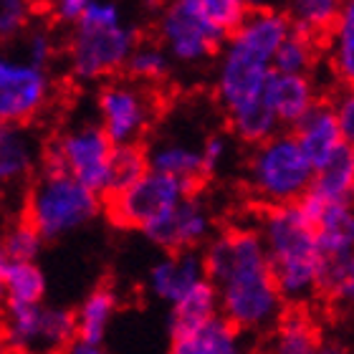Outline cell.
I'll return each instance as SVG.
<instances>
[{
    "instance_id": "1",
    "label": "cell",
    "mask_w": 354,
    "mask_h": 354,
    "mask_svg": "<svg viewBox=\"0 0 354 354\" xmlns=\"http://www.w3.org/2000/svg\"><path fill=\"white\" fill-rule=\"evenodd\" d=\"M207 279L221 296V311L243 334L273 332L286 314V299L259 228H230L215 233L205 245Z\"/></svg>"
},
{
    "instance_id": "2",
    "label": "cell",
    "mask_w": 354,
    "mask_h": 354,
    "mask_svg": "<svg viewBox=\"0 0 354 354\" xmlns=\"http://www.w3.org/2000/svg\"><path fill=\"white\" fill-rule=\"evenodd\" d=\"M291 30L294 23L288 21L286 10L253 8L243 23L228 33L213 68V91L225 114L266 99L279 46Z\"/></svg>"
},
{
    "instance_id": "3",
    "label": "cell",
    "mask_w": 354,
    "mask_h": 354,
    "mask_svg": "<svg viewBox=\"0 0 354 354\" xmlns=\"http://www.w3.org/2000/svg\"><path fill=\"white\" fill-rule=\"evenodd\" d=\"M259 233L263 238L283 299L291 306L314 301L322 288L326 253L322 251L317 228L301 205L294 203L266 207Z\"/></svg>"
},
{
    "instance_id": "4",
    "label": "cell",
    "mask_w": 354,
    "mask_h": 354,
    "mask_svg": "<svg viewBox=\"0 0 354 354\" xmlns=\"http://www.w3.org/2000/svg\"><path fill=\"white\" fill-rule=\"evenodd\" d=\"M66 66L76 84H99L127 68L137 28L124 18L117 0H91L74 23H68Z\"/></svg>"
},
{
    "instance_id": "5",
    "label": "cell",
    "mask_w": 354,
    "mask_h": 354,
    "mask_svg": "<svg viewBox=\"0 0 354 354\" xmlns=\"http://www.w3.org/2000/svg\"><path fill=\"white\" fill-rule=\"evenodd\" d=\"M314 162L291 132H276L251 147L245 162V183L261 205H294L311 190Z\"/></svg>"
},
{
    "instance_id": "6",
    "label": "cell",
    "mask_w": 354,
    "mask_h": 354,
    "mask_svg": "<svg viewBox=\"0 0 354 354\" xmlns=\"http://www.w3.org/2000/svg\"><path fill=\"white\" fill-rule=\"evenodd\" d=\"M102 213V192L64 170L46 167L30 185L23 218L30 221L46 241H61Z\"/></svg>"
},
{
    "instance_id": "7",
    "label": "cell",
    "mask_w": 354,
    "mask_h": 354,
    "mask_svg": "<svg viewBox=\"0 0 354 354\" xmlns=\"http://www.w3.org/2000/svg\"><path fill=\"white\" fill-rule=\"evenodd\" d=\"M155 33L170 59L185 68H198L215 59L228 38L200 0H162L157 8Z\"/></svg>"
},
{
    "instance_id": "8",
    "label": "cell",
    "mask_w": 354,
    "mask_h": 354,
    "mask_svg": "<svg viewBox=\"0 0 354 354\" xmlns=\"http://www.w3.org/2000/svg\"><path fill=\"white\" fill-rule=\"evenodd\" d=\"M96 122L114 145H140L155 122L157 102L149 84L132 76L106 79L96 91Z\"/></svg>"
},
{
    "instance_id": "9",
    "label": "cell",
    "mask_w": 354,
    "mask_h": 354,
    "mask_svg": "<svg viewBox=\"0 0 354 354\" xmlns=\"http://www.w3.org/2000/svg\"><path fill=\"white\" fill-rule=\"evenodd\" d=\"M114 142L99 122H82L64 129L46 147V167L64 170L99 192H109Z\"/></svg>"
},
{
    "instance_id": "10",
    "label": "cell",
    "mask_w": 354,
    "mask_h": 354,
    "mask_svg": "<svg viewBox=\"0 0 354 354\" xmlns=\"http://www.w3.org/2000/svg\"><path fill=\"white\" fill-rule=\"evenodd\" d=\"M192 192V185L167 172L152 170L129 187L109 195V218L122 228L145 230L160 215L183 203Z\"/></svg>"
},
{
    "instance_id": "11",
    "label": "cell",
    "mask_w": 354,
    "mask_h": 354,
    "mask_svg": "<svg viewBox=\"0 0 354 354\" xmlns=\"http://www.w3.org/2000/svg\"><path fill=\"white\" fill-rule=\"evenodd\" d=\"M53 82L48 66L26 56H6L0 61V119L3 124H30L44 114L51 99Z\"/></svg>"
},
{
    "instance_id": "12",
    "label": "cell",
    "mask_w": 354,
    "mask_h": 354,
    "mask_svg": "<svg viewBox=\"0 0 354 354\" xmlns=\"http://www.w3.org/2000/svg\"><path fill=\"white\" fill-rule=\"evenodd\" d=\"M149 243L160 245L162 251H183V248H200L215 236L213 213L210 207L195 195H187L172 210L160 215L142 230Z\"/></svg>"
},
{
    "instance_id": "13",
    "label": "cell",
    "mask_w": 354,
    "mask_h": 354,
    "mask_svg": "<svg viewBox=\"0 0 354 354\" xmlns=\"http://www.w3.org/2000/svg\"><path fill=\"white\" fill-rule=\"evenodd\" d=\"M207 279L205 256L198 248H183V251H167L162 259L149 266L147 291L157 301L175 304L183 299L190 288Z\"/></svg>"
},
{
    "instance_id": "14",
    "label": "cell",
    "mask_w": 354,
    "mask_h": 354,
    "mask_svg": "<svg viewBox=\"0 0 354 354\" xmlns=\"http://www.w3.org/2000/svg\"><path fill=\"white\" fill-rule=\"evenodd\" d=\"M301 210L311 218L322 251L326 259L354 251V203L352 200H322L306 192L299 200Z\"/></svg>"
},
{
    "instance_id": "15",
    "label": "cell",
    "mask_w": 354,
    "mask_h": 354,
    "mask_svg": "<svg viewBox=\"0 0 354 354\" xmlns=\"http://www.w3.org/2000/svg\"><path fill=\"white\" fill-rule=\"evenodd\" d=\"M203 142L190 140L187 134L162 132L149 142L147 160L152 170L175 175L185 183L195 185L200 177H205V157H203Z\"/></svg>"
},
{
    "instance_id": "16",
    "label": "cell",
    "mask_w": 354,
    "mask_h": 354,
    "mask_svg": "<svg viewBox=\"0 0 354 354\" xmlns=\"http://www.w3.org/2000/svg\"><path fill=\"white\" fill-rule=\"evenodd\" d=\"M291 129H294L296 140L301 142L304 152L311 157L314 167L326 162L329 157H334L349 145L334 104L317 102L311 106L309 114L299 124L291 127Z\"/></svg>"
},
{
    "instance_id": "17",
    "label": "cell",
    "mask_w": 354,
    "mask_h": 354,
    "mask_svg": "<svg viewBox=\"0 0 354 354\" xmlns=\"http://www.w3.org/2000/svg\"><path fill=\"white\" fill-rule=\"evenodd\" d=\"M119 309L117 291L109 286H99L88 291V296L76 309V339L68 347L74 354H99L106 339L114 314Z\"/></svg>"
},
{
    "instance_id": "18",
    "label": "cell",
    "mask_w": 354,
    "mask_h": 354,
    "mask_svg": "<svg viewBox=\"0 0 354 354\" xmlns=\"http://www.w3.org/2000/svg\"><path fill=\"white\" fill-rule=\"evenodd\" d=\"M46 160V147L30 124H3L0 129V180L6 185L26 183L38 162Z\"/></svg>"
},
{
    "instance_id": "19",
    "label": "cell",
    "mask_w": 354,
    "mask_h": 354,
    "mask_svg": "<svg viewBox=\"0 0 354 354\" xmlns=\"http://www.w3.org/2000/svg\"><path fill=\"white\" fill-rule=\"evenodd\" d=\"M266 99L273 106L281 127L299 124L311 106L317 104V84L309 74H288V71H273Z\"/></svg>"
},
{
    "instance_id": "20",
    "label": "cell",
    "mask_w": 354,
    "mask_h": 354,
    "mask_svg": "<svg viewBox=\"0 0 354 354\" xmlns=\"http://www.w3.org/2000/svg\"><path fill=\"white\" fill-rule=\"evenodd\" d=\"M170 309V342L180 339L185 334H190L192 329H198L200 324L223 314L221 296H218V288L210 279L200 281L198 286L190 288L183 299H177Z\"/></svg>"
},
{
    "instance_id": "21",
    "label": "cell",
    "mask_w": 354,
    "mask_h": 354,
    "mask_svg": "<svg viewBox=\"0 0 354 354\" xmlns=\"http://www.w3.org/2000/svg\"><path fill=\"white\" fill-rule=\"evenodd\" d=\"M243 349V332L225 314L200 324L190 334L172 342L177 354H238Z\"/></svg>"
},
{
    "instance_id": "22",
    "label": "cell",
    "mask_w": 354,
    "mask_h": 354,
    "mask_svg": "<svg viewBox=\"0 0 354 354\" xmlns=\"http://www.w3.org/2000/svg\"><path fill=\"white\" fill-rule=\"evenodd\" d=\"M326 64L342 86H354V0H344L339 18L324 38Z\"/></svg>"
},
{
    "instance_id": "23",
    "label": "cell",
    "mask_w": 354,
    "mask_h": 354,
    "mask_svg": "<svg viewBox=\"0 0 354 354\" xmlns=\"http://www.w3.org/2000/svg\"><path fill=\"white\" fill-rule=\"evenodd\" d=\"M3 342L13 352L44 349V306L41 304H6Z\"/></svg>"
},
{
    "instance_id": "24",
    "label": "cell",
    "mask_w": 354,
    "mask_h": 354,
    "mask_svg": "<svg viewBox=\"0 0 354 354\" xmlns=\"http://www.w3.org/2000/svg\"><path fill=\"white\" fill-rule=\"evenodd\" d=\"M0 286L6 304H41L46 294V276L36 261L0 259Z\"/></svg>"
},
{
    "instance_id": "25",
    "label": "cell",
    "mask_w": 354,
    "mask_h": 354,
    "mask_svg": "<svg viewBox=\"0 0 354 354\" xmlns=\"http://www.w3.org/2000/svg\"><path fill=\"white\" fill-rule=\"evenodd\" d=\"M354 185V147H347L329 157L326 162L317 165L314 170V183H311V195L322 200H352Z\"/></svg>"
},
{
    "instance_id": "26",
    "label": "cell",
    "mask_w": 354,
    "mask_h": 354,
    "mask_svg": "<svg viewBox=\"0 0 354 354\" xmlns=\"http://www.w3.org/2000/svg\"><path fill=\"white\" fill-rule=\"evenodd\" d=\"M230 127V134L243 145H259V142L268 140L271 134H276L281 129V122L276 117L273 106L268 104V99H259L253 104H245L241 109L228 111L225 114Z\"/></svg>"
},
{
    "instance_id": "27",
    "label": "cell",
    "mask_w": 354,
    "mask_h": 354,
    "mask_svg": "<svg viewBox=\"0 0 354 354\" xmlns=\"http://www.w3.org/2000/svg\"><path fill=\"white\" fill-rule=\"evenodd\" d=\"M273 352L279 354H311L319 349V329L301 309L283 314L273 326Z\"/></svg>"
},
{
    "instance_id": "28",
    "label": "cell",
    "mask_w": 354,
    "mask_h": 354,
    "mask_svg": "<svg viewBox=\"0 0 354 354\" xmlns=\"http://www.w3.org/2000/svg\"><path fill=\"white\" fill-rule=\"evenodd\" d=\"M319 296L334 309H354V251L326 259Z\"/></svg>"
},
{
    "instance_id": "29",
    "label": "cell",
    "mask_w": 354,
    "mask_h": 354,
    "mask_svg": "<svg viewBox=\"0 0 354 354\" xmlns=\"http://www.w3.org/2000/svg\"><path fill=\"white\" fill-rule=\"evenodd\" d=\"M342 3L344 0H283L286 15L294 23V28L317 38H326V33L332 30L339 18Z\"/></svg>"
},
{
    "instance_id": "30",
    "label": "cell",
    "mask_w": 354,
    "mask_h": 354,
    "mask_svg": "<svg viewBox=\"0 0 354 354\" xmlns=\"http://www.w3.org/2000/svg\"><path fill=\"white\" fill-rule=\"evenodd\" d=\"M175 61L160 41H140L134 46L132 56L127 61V76H132L142 84H160L170 76V68Z\"/></svg>"
},
{
    "instance_id": "31",
    "label": "cell",
    "mask_w": 354,
    "mask_h": 354,
    "mask_svg": "<svg viewBox=\"0 0 354 354\" xmlns=\"http://www.w3.org/2000/svg\"><path fill=\"white\" fill-rule=\"evenodd\" d=\"M317 59H319V38L294 28L286 36V41L279 46L273 66H276V71H288V74H311Z\"/></svg>"
},
{
    "instance_id": "32",
    "label": "cell",
    "mask_w": 354,
    "mask_h": 354,
    "mask_svg": "<svg viewBox=\"0 0 354 354\" xmlns=\"http://www.w3.org/2000/svg\"><path fill=\"white\" fill-rule=\"evenodd\" d=\"M149 170L147 149L140 145H114L111 155V172H109V192H119L137 183L145 172Z\"/></svg>"
},
{
    "instance_id": "33",
    "label": "cell",
    "mask_w": 354,
    "mask_h": 354,
    "mask_svg": "<svg viewBox=\"0 0 354 354\" xmlns=\"http://www.w3.org/2000/svg\"><path fill=\"white\" fill-rule=\"evenodd\" d=\"M44 243H46L44 233L30 221L23 218V221L13 223L6 230V236H3V256L18 261H36Z\"/></svg>"
},
{
    "instance_id": "34",
    "label": "cell",
    "mask_w": 354,
    "mask_h": 354,
    "mask_svg": "<svg viewBox=\"0 0 354 354\" xmlns=\"http://www.w3.org/2000/svg\"><path fill=\"white\" fill-rule=\"evenodd\" d=\"M76 339V311L44 306V349H68Z\"/></svg>"
},
{
    "instance_id": "35",
    "label": "cell",
    "mask_w": 354,
    "mask_h": 354,
    "mask_svg": "<svg viewBox=\"0 0 354 354\" xmlns=\"http://www.w3.org/2000/svg\"><path fill=\"white\" fill-rule=\"evenodd\" d=\"M36 0H0V36L6 41L21 38L30 28Z\"/></svg>"
},
{
    "instance_id": "36",
    "label": "cell",
    "mask_w": 354,
    "mask_h": 354,
    "mask_svg": "<svg viewBox=\"0 0 354 354\" xmlns=\"http://www.w3.org/2000/svg\"><path fill=\"white\" fill-rule=\"evenodd\" d=\"M21 56L36 61L41 66H51L53 56H56V44H53L51 30L30 23V28L21 36Z\"/></svg>"
},
{
    "instance_id": "37",
    "label": "cell",
    "mask_w": 354,
    "mask_h": 354,
    "mask_svg": "<svg viewBox=\"0 0 354 354\" xmlns=\"http://www.w3.org/2000/svg\"><path fill=\"white\" fill-rule=\"evenodd\" d=\"M200 3H203V8L207 10V15H210L225 33H233V30L243 23L245 15L251 13L248 0H200Z\"/></svg>"
},
{
    "instance_id": "38",
    "label": "cell",
    "mask_w": 354,
    "mask_h": 354,
    "mask_svg": "<svg viewBox=\"0 0 354 354\" xmlns=\"http://www.w3.org/2000/svg\"><path fill=\"white\" fill-rule=\"evenodd\" d=\"M203 157H205V175L223 170L230 160V140L225 134H207L203 142Z\"/></svg>"
},
{
    "instance_id": "39",
    "label": "cell",
    "mask_w": 354,
    "mask_h": 354,
    "mask_svg": "<svg viewBox=\"0 0 354 354\" xmlns=\"http://www.w3.org/2000/svg\"><path fill=\"white\" fill-rule=\"evenodd\" d=\"M334 106H337V114H339L344 137L354 147V86H344V91L334 99Z\"/></svg>"
},
{
    "instance_id": "40",
    "label": "cell",
    "mask_w": 354,
    "mask_h": 354,
    "mask_svg": "<svg viewBox=\"0 0 354 354\" xmlns=\"http://www.w3.org/2000/svg\"><path fill=\"white\" fill-rule=\"evenodd\" d=\"M48 10L53 13V18L61 23H74L79 15H82L84 8L91 3V0H41Z\"/></svg>"
},
{
    "instance_id": "41",
    "label": "cell",
    "mask_w": 354,
    "mask_h": 354,
    "mask_svg": "<svg viewBox=\"0 0 354 354\" xmlns=\"http://www.w3.org/2000/svg\"><path fill=\"white\" fill-rule=\"evenodd\" d=\"M276 3H279V0H248L251 10H253V8H273Z\"/></svg>"
},
{
    "instance_id": "42",
    "label": "cell",
    "mask_w": 354,
    "mask_h": 354,
    "mask_svg": "<svg viewBox=\"0 0 354 354\" xmlns=\"http://www.w3.org/2000/svg\"><path fill=\"white\" fill-rule=\"evenodd\" d=\"M352 203H354V185H352Z\"/></svg>"
}]
</instances>
